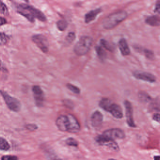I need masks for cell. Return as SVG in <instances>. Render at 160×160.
<instances>
[{"label": "cell", "instance_id": "obj_34", "mask_svg": "<svg viewBox=\"0 0 160 160\" xmlns=\"http://www.w3.org/2000/svg\"><path fill=\"white\" fill-rule=\"evenodd\" d=\"M153 120L160 124V114L155 113L153 116Z\"/></svg>", "mask_w": 160, "mask_h": 160}, {"label": "cell", "instance_id": "obj_39", "mask_svg": "<svg viewBox=\"0 0 160 160\" xmlns=\"http://www.w3.org/2000/svg\"><path fill=\"white\" fill-rule=\"evenodd\" d=\"M108 160H117L114 159H109Z\"/></svg>", "mask_w": 160, "mask_h": 160}, {"label": "cell", "instance_id": "obj_37", "mask_svg": "<svg viewBox=\"0 0 160 160\" xmlns=\"http://www.w3.org/2000/svg\"><path fill=\"white\" fill-rule=\"evenodd\" d=\"M154 160H160V156H156L154 157Z\"/></svg>", "mask_w": 160, "mask_h": 160}, {"label": "cell", "instance_id": "obj_23", "mask_svg": "<svg viewBox=\"0 0 160 160\" xmlns=\"http://www.w3.org/2000/svg\"><path fill=\"white\" fill-rule=\"evenodd\" d=\"M143 54L146 58L149 60H153L155 59V54L154 52L150 50L144 49L143 50Z\"/></svg>", "mask_w": 160, "mask_h": 160}, {"label": "cell", "instance_id": "obj_25", "mask_svg": "<svg viewBox=\"0 0 160 160\" xmlns=\"http://www.w3.org/2000/svg\"><path fill=\"white\" fill-rule=\"evenodd\" d=\"M100 42L102 46V48H105L106 49L109 51H112V50L113 49L112 46L111 45L110 43L107 40L104 39H102L101 40Z\"/></svg>", "mask_w": 160, "mask_h": 160}, {"label": "cell", "instance_id": "obj_6", "mask_svg": "<svg viewBox=\"0 0 160 160\" xmlns=\"http://www.w3.org/2000/svg\"><path fill=\"white\" fill-rule=\"evenodd\" d=\"M32 40L42 52L45 53L48 52V41L45 36L42 34L34 35L32 37Z\"/></svg>", "mask_w": 160, "mask_h": 160}, {"label": "cell", "instance_id": "obj_27", "mask_svg": "<svg viewBox=\"0 0 160 160\" xmlns=\"http://www.w3.org/2000/svg\"><path fill=\"white\" fill-rule=\"evenodd\" d=\"M66 143L69 146L77 147L78 146V143L77 140L73 138H68L66 140Z\"/></svg>", "mask_w": 160, "mask_h": 160}, {"label": "cell", "instance_id": "obj_18", "mask_svg": "<svg viewBox=\"0 0 160 160\" xmlns=\"http://www.w3.org/2000/svg\"><path fill=\"white\" fill-rule=\"evenodd\" d=\"M149 108L150 111L160 112V99L156 98L151 100Z\"/></svg>", "mask_w": 160, "mask_h": 160}, {"label": "cell", "instance_id": "obj_10", "mask_svg": "<svg viewBox=\"0 0 160 160\" xmlns=\"http://www.w3.org/2000/svg\"><path fill=\"white\" fill-rule=\"evenodd\" d=\"M102 135L112 140L123 139L126 137L125 132L121 129L113 128L105 131Z\"/></svg>", "mask_w": 160, "mask_h": 160}, {"label": "cell", "instance_id": "obj_32", "mask_svg": "<svg viewBox=\"0 0 160 160\" xmlns=\"http://www.w3.org/2000/svg\"><path fill=\"white\" fill-rule=\"evenodd\" d=\"M26 128L29 130L33 131L36 130L38 128V127L35 124H31L26 125Z\"/></svg>", "mask_w": 160, "mask_h": 160}, {"label": "cell", "instance_id": "obj_31", "mask_svg": "<svg viewBox=\"0 0 160 160\" xmlns=\"http://www.w3.org/2000/svg\"><path fill=\"white\" fill-rule=\"evenodd\" d=\"M1 160H18V157L15 156H4L2 157Z\"/></svg>", "mask_w": 160, "mask_h": 160}, {"label": "cell", "instance_id": "obj_14", "mask_svg": "<svg viewBox=\"0 0 160 160\" xmlns=\"http://www.w3.org/2000/svg\"><path fill=\"white\" fill-rule=\"evenodd\" d=\"M103 121V115L99 111H96L92 114L91 116V125L94 128L101 126Z\"/></svg>", "mask_w": 160, "mask_h": 160}, {"label": "cell", "instance_id": "obj_19", "mask_svg": "<svg viewBox=\"0 0 160 160\" xmlns=\"http://www.w3.org/2000/svg\"><path fill=\"white\" fill-rule=\"evenodd\" d=\"M10 146L8 142L4 138L0 137V150L7 151L9 150Z\"/></svg>", "mask_w": 160, "mask_h": 160}, {"label": "cell", "instance_id": "obj_17", "mask_svg": "<svg viewBox=\"0 0 160 160\" xmlns=\"http://www.w3.org/2000/svg\"><path fill=\"white\" fill-rule=\"evenodd\" d=\"M145 22L147 24L150 26H160V17L158 16H151L148 17L145 20Z\"/></svg>", "mask_w": 160, "mask_h": 160}, {"label": "cell", "instance_id": "obj_1", "mask_svg": "<svg viewBox=\"0 0 160 160\" xmlns=\"http://www.w3.org/2000/svg\"><path fill=\"white\" fill-rule=\"evenodd\" d=\"M17 8L18 13L25 17L31 22H34L35 18L42 22L47 20V18L44 13L28 4H19L18 5Z\"/></svg>", "mask_w": 160, "mask_h": 160}, {"label": "cell", "instance_id": "obj_3", "mask_svg": "<svg viewBox=\"0 0 160 160\" xmlns=\"http://www.w3.org/2000/svg\"><path fill=\"white\" fill-rule=\"evenodd\" d=\"M93 43L92 38L83 36L80 39L74 47V52L77 55L82 56L87 54Z\"/></svg>", "mask_w": 160, "mask_h": 160}, {"label": "cell", "instance_id": "obj_16", "mask_svg": "<svg viewBox=\"0 0 160 160\" xmlns=\"http://www.w3.org/2000/svg\"><path fill=\"white\" fill-rule=\"evenodd\" d=\"M102 12V9L100 8H97L94 10H91L87 13L85 16V22L86 23H89L96 19L98 14Z\"/></svg>", "mask_w": 160, "mask_h": 160}, {"label": "cell", "instance_id": "obj_36", "mask_svg": "<svg viewBox=\"0 0 160 160\" xmlns=\"http://www.w3.org/2000/svg\"><path fill=\"white\" fill-rule=\"evenodd\" d=\"M0 70L3 71V72H7V70L4 66V65H3L2 63L1 60H0Z\"/></svg>", "mask_w": 160, "mask_h": 160}, {"label": "cell", "instance_id": "obj_35", "mask_svg": "<svg viewBox=\"0 0 160 160\" xmlns=\"http://www.w3.org/2000/svg\"><path fill=\"white\" fill-rule=\"evenodd\" d=\"M7 23L6 19L3 17H0V26L4 25Z\"/></svg>", "mask_w": 160, "mask_h": 160}, {"label": "cell", "instance_id": "obj_8", "mask_svg": "<svg viewBox=\"0 0 160 160\" xmlns=\"http://www.w3.org/2000/svg\"><path fill=\"white\" fill-rule=\"evenodd\" d=\"M124 106L126 110V120L129 126L132 128L136 127L133 116V109L131 103L128 101H124Z\"/></svg>", "mask_w": 160, "mask_h": 160}, {"label": "cell", "instance_id": "obj_21", "mask_svg": "<svg viewBox=\"0 0 160 160\" xmlns=\"http://www.w3.org/2000/svg\"><path fill=\"white\" fill-rule=\"evenodd\" d=\"M96 50L98 57L102 60H104L106 58V54L103 48L101 46H96Z\"/></svg>", "mask_w": 160, "mask_h": 160}, {"label": "cell", "instance_id": "obj_4", "mask_svg": "<svg viewBox=\"0 0 160 160\" xmlns=\"http://www.w3.org/2000/svg\"><path fill=\"white\" fill-rule=\"evenodd\" d=\"M0 94L10 111L15 112H18L20 111L21 104L18 100L9 95L7 92L3 90H0Z\"/></svg>", "mask_w": 160, "mask_h": 160}, {"label": "cell", "instance_id": "obj_13", "mask_svg": "<svg viewBox=\"0 0 160 160\" xmlns=\"http://www.w3.org/2000/svg\"><path fill=\"white\" fill-rule=\"evenodd\" d=\"M56 125L59 130L62 132H67L68 126V119L67 115H62L56 119Z\"/></svg>", "mask_w": 160, "mask_h": 160}, {"label": "cell", "instance_id": "obj_30", "mask_svg": "<svg viewBox=\"0 0 160 160\" xmlns=\"http://www.w3.org/2000/svg\"><path fill=\"white\" fill-rule=\"evenodd\" d=\"M63 103L66 107L69 109H73L74 108V103L69 100H65L63 101Z\"/></svg>", "mask_w": 160, "mask_h": 160}, {"label": "cell", "instance_id": "obj_7", "mask_svg": "<svg viewBox=\"0 0 160 160\" xmlns=\"http://www.w3.org/2000/svg\"><path fill=\"white\" fill-rule=\"evenodd\" d=\"M104 111L110 113L113 116L118 119H121L123 117V111L121 107L116 103H113L112 101L107 104Z\"/></svg>", "mask_w": 160, "mask_h": 160}, {"label": "cell", "instance_id": "obj_22", "mask_svg": "<svg viewBox=\"0 0 160 160\" xmlns=\"http://www.w3.org/2000/svg\"><path fill=\"white\" fill-rule=\"evenodd\" d=\"M68 23L67 22L64 20H60L58 21L57 23V26L58 29L60 31H64L67 28Z\"/></svg>", "mask_w": 160, "mask_h": 160}, {"label": "cell", "instance_id": "obj_9", "mask_svg": "<svg viewBox=\"0 0 160 160\" xmlns=\"http://www.w3.org/2000/svg\"><path fill=\"white\" fill-rule=\"evenodd\" d=\"M68 119L67 132L77 133L80 131L81 126L77 118L72 114L67 115Z\"/></svg>", "mask_w": 160, "mask_h": 160}, {"label": "cell", "instance_id": "obj_20", "mask_svg": "<svg viewBox=\"0 0 160 160\" xmlns=\"http://www.w3.org/2000/svg\"><path fill=\"white\" fill-rule=\"evenodd\" d=\"M138 95H139V98L140 100L142 102H148L151 101V100L152 99L151 97L147 93L142 92V91L140 92Z\"/></svg>", "mask_w": 160, "mask_h": 160}, {"label": "cell", "instance_id": "obj_28", "mask_svg": "<svg viewBox=\"0 0 160 160\" xmlns=\"http://www.w3.org/2000/svg\"><path fill=\"white\" fill-rule=\"evenodd\" d=\"M67 87L71 92L75 93V94H79L81 93V90H80L79 88H78V86H76V85L68 83L67 85Z\"/></svg>", "mask_w": 160, "mask_h": 160}, {"label": "cell", "instance_id": "obj_11", "mask_svg": "<svg viewBox=\"0 0 160 160\" xmlns=\"http://www.w3.org/2000/svg\"><path fill=\"white\" fill-rule=\"evenodd\" d=\"M32 90L37 106L42 107L44 101V94L43 90L38 85H34Z\"/></svg>", "mask_w": 160, "mask_h": 160}, {"label": "cell", "instance_id": "obj_24", "mask_svg": "<svg viewBox=\"0 0 160 160\" xmlns=\"http://www.w3.org/2000/svg\"><path fill=\"white\" fill-rule=\"evenodd\" d=\"M75 39H76V34L75 33L73 32H70L68 33V35L66 38L65 42L67 44H69L72 43V42L74 41Z\"/></svg>", "mask_w": 160, "mask_h": 160}, {"label": "cell", "instance_id": "obj_15", "mask_svg": "<svg viewBox=\"0 0 160 160\" xmlns=\"http://www.w3.org/2000/svg\"><path fill=\"white\" fill-rule=\"evenodd\" d=\"M118 47L122 55L128 56L130 54V49L127 40L124 38L121 39L118 42Z\"/></svg>", "mask_w": 160, "mask_h": 160}, {"label": "cell", "instance_id": "obj_5", "mask_svg": "<svg viewBox=\"0 0 160 160\" xmlns=\"http://www.w3.org/2000/svg\"><path fill=\"white\" fill-rule=\"evenodd\" d=\"M95 140L100 145L107 147L113 151L118 152L119 150V146L114 140L110 139L102 134L97 136Z\"/></svg>", "mask_w": 160, "mask_h": 160}, {"label": "cell", "instance_id": "obj_29", "mask_svg": "<svg viewBox=\"0 0 160 160\" xmlns=\"http://www.w3.org/2000/svg\"><path fill=\"white\" fill-rule=\"evenodd\" d=\"M8 37L4 33L0 32V46H2L7 43L8 41Z\"/></svg>", "mask_w": 160, "mask_h": 160}, {"label": "cell", "instance_id": "obj_26", "mask_svg": "<svg viewBox=\"0 0 160 160\" xmlns=\"http://www.w3.org/2000/svg\"><path fill=\"white\" fill-rule=\"evenodd\" d=\"M0 14L8 15V8L4 3L0 1Z\"/></svg>", "mask_w": 160, "mask_h": 160}, {"label": "cell", "instance_id": "obj_33", "mask_svg": "<svg viewBox=\"0 0 160 160\" xmlns=\"http://www.w3.org/2000/svg\"><path fill=\"white\" fill-rule=\"evenodd\" d=\"M154 11L156 13L160 14V1H158L156 3Z\"/></svg>", "mask_w": 160, "mask_h": 160}, {"label": "cell", "instance_id": "obj_12", "mask_svg": "<svg viewBox=\"0 0 160 160\" xmlns=\"http://www.w3.org/2000/svg\"><path fill=\"white\" fill-rule=\"evenodd\" d=\"M133 75L138 80H142L148 82L154 83L157 80L156 77L149 72L136 71L133 72Z\"/></svg>", "mask_w": 160, "mask_h": 160}, {"label": "cell", "instance_id": "obj_38", "mask_svg": "<svg viewBox=\"0 0 160 160\" xmlns=\"http://www.w3.org/2000/svg\"><path fill=\"white\" fill-rule=\"evenodd\" d=\"M62 160V159H56V158H54L53 160Z\"/></svg>", "mask_w": 160, "mask_h": 160}, {"label": "cell", "instance_id": "obj_2", "mask_svg": "<svg viewBox=\"0 0 160 160\" xmlns=\"http://www.w3.org/2000/svg\"><path fill=\"white\" fill-rule=\"evenodd\" d=\"M128 16L127 12L123 10L112 13L104 19L102 22V26L107 30L113 29L125 20Z\"/></svg>", "mask_w": 160, "mask_h": 160}]
</instances>
